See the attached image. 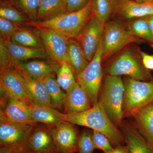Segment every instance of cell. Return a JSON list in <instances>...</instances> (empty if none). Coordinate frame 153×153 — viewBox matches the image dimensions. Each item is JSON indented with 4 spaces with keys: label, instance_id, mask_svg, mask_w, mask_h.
<instances>
[{
    "label": "cell",
    "instance_id": "cell-1",
    "mask_svg": "<svg viewBox=\"0 0 153 153\" xmlns=\"http://www.w3.org/2000/svg\"><path fill=\"white\" fill-rule=\"evenodd\" d=\"M60 119L74 125L87 127L104 134L114 148L124 145L125 143L123 134L110 120L99 102L83 112L72 114L61 112Z\"/></svg>",
    "mask_w": 153,
    "mask_h": 153
},
{
    "label": "cell",
    "instance_id": "cell-2",
    "mask_svg": "<svg viewBox=\"0 0 153 153\" xmlns=\"http://www.w3.org/2000/svg\"><path fill=\"white\" fill-rule=\"evenodd\" d=\"M93 16L91 1L83 8L71 13H66L42 22H30L25 25L36 28H46L59 31L68 39H76Z\"/></svg>",
    "mask_w": 153,
    "mask_h": 153
},
{
    "label": "cell",
    "instance_id": "cell-3",
    "mask_svg": "<svg viewBox=\"0 0 153 153\" xmlns=\"http://www.w3.org/2000/svg\"><path fill=\"white\" fill-rule=\"evenodd\" d=\"M124 94V84L120 76L106 75L98 102L117 126L121 125L123 116Z\"/></svg>",
    "mask_w": 153,
    "mask_h": 153
},
{
    "label": "cell",
    "instance_id": "cell-4",
    "mask_svg": "<svg viewBox=\"0 0 153 153\" xmlns=\"http://www.w3.org/2000/svg\"><path fill=\"white\" fill-rule=\"evenodd\" d=\"M124 84L123 111L132 114L153 102V81H143L128 78Z\"/></svg>",
    "mask_w": 153,
    "mask_h": 153
},
{
    "label": "cell",
    "instance_id": "cell-5",
    "mask_svg": "<svg viewBox=\"0 0 153 153\" xmlns=\"http://www.w3.org/2000/svg\"><path fill=\"white\" fill-rule=\"evenodd\" d=\"M37 125L13 122L0 114V147L10 153L26 152L28 138Z\"/></svg>",
    "mask_w": 153,
    "mask_h": 153
},
{
    "label": "cell",
    "instance_id": "cell-6",
    "mask_svg": "<svg viewBox=\"0 0 153 153\" xmlns=\"http://www.w3.org/2000/svg\"><path fill=\"white\" fill-rule=\"evenodd\" d=\"M102 53L103 44L101 39L93 59L86 68L75 77L76 82L86 92L92 106L98 102L99 93L102 79L101 65Z\"/></svg>",
    "mask_w": 153,
    "mask_h": 153
},
{
    "label": "cell",
    "instance_id": "cell-7",
    "mask_svg": "<svg viewBox=\"0 0 153 153\" xmlns=\"http://www.w3.org/2000/svg\"><path fill=\"white\" fill-rule=\"evenodd\" d=\"M102 61L107 60L131 43H139L140 38L132 35L122 24L111 22L105 24L102 37Z\"/></svg>",
    "mask_w": 153,
    "mask_h": 153
},
{
    "label": "cell",
    "instance_id": "cell-8",
    "mask_svg": "<svg viewBox=\"0 0 153 153\" xmlns=\"http://www.w3.org/2000/svg\"><path fill=\"white\" fill-rule=\"evenodd\" d=\"M109 75L120 76L125 75L132 79L143 81H151L152 76L132 52L127 49L111 63L107 68Z\"/></svg>",
    "mask_w": 153,
    "mask_h": 153
},
{
    "label": "cell",
    "instance_id": "cell-9",
    "mask_svg": "<svg viewBox=\"0 0 153 153\" xmlns=\"http://www.w3.org/2000/svg\"><path fill=\"white\" fill-rule=\"evenodd\" d=\"M35 30L51 60L68 66V38L50 28H36Z\"/></svg>",
    "mask_w": 153,
    "mask_h": 153
},
{
    "label": "cell",
    "instance_id": "cell-10",
    "mask_svg": "<svg viewBox=\"0 0 153 153\" xmlns=\"http://www.w3.org/2000/svg\"><path fill=\"white\" fill-rule=\"evenodd\" d=\"M105 23L92 16L78 37L85 57L90 62L95 55L104 33Z\"/></svg>",
    "mask_w": 153,
    "mask_h": 153
},
{
    "label": "cell",
    "instance_id": "cell-11",
    "mask_svg": "<svg viewBox=\"0 0 153 153\" xmlns=\"http://www.w3.org/2000/svg\"><path fill=\"white\" fill-rule=\"evenodd\" d=\"M73 124L60 120L51 127V133L60 153H76L78 152L79 134Z\"/></svg>",
    "mask_w": 153,
    "mask_h": 153
},
{
    "label": "cell",
    "instance_id": "cell-12",
    "mask_svg": "<svg viewBox=\"0 0 153 153\" xmlns=\"http://www.w3.org/2000/svg\"><path fill=\"white\" fill-rule=\"evenodd\" d=\"M1 96L21 100L31 107L35 104L30 98L15 68L0 73Z\"/></svg>",
    "mask_w": 153,
    "mask_h": 153
},
{
    "label": "cell",
    "instance_id": "cell-13",
    "mask_svg": "<svg viewBox=\"0 0 153 153\" xmlns=\"http://www.w3.org/2000/svg\"><path fill=\"white\" fill-rule=\"evenodd\" d=\"M0 114L10 121L36 125L32 119L30 106L21 100L1 96Z\"/></svg>",
    "mask_w": 153,
    "mask_h": 153
},
{
    "label": "cell",
    "instance_id": "cell-14",
    "mask_svg": "<svg viewBox=\"0 0 153 153\" xmlns=\"http://www.w3.org/2000/svg\"><path fill=\"white\" fill-rule=\"evenodd\" d=\"M25 151L34 153H59L52 137L50 126H36L28 138Z\"/></svg>",
    "mask_w": 153,
    "mask_h": 153
},
{
    "label": "cell",
    "instance_id": "cell-15",
    "mask_svg": "<svg viewBox=\"0 0 153 153\" xmlns=\"http://www.w3.org/2000/svg\"><path fill=\"white\" fill-rule=\"evenodd\" d=\"M61 64L55 61L33 60L14 62V67L17 71L36 80H42L45 77L56 73Z\"/></svg>",
    "mask_w": 153,
    "mask_h": 153
},
{
    "label": "cell",
    "instance_id": "cell-16",
    "mask_svg": "<svg viewBox=\"0 0 153 153\" xmlns=\"http://www.w3.org/2000/svg\"><path fill=\"white\" fill-rule=\"evenodd\" d=\"M114 10L127 20L153 15V3L137 2L133 0H113Z\"/></svg>",
    "mask_w": 153,
    "mask_h": 153
},
{
    "label": "cell",
    "instance_id": "cell-17",
    "mask_svg": "<svg viewBox=\"0 0 153 153\" xmlns=\"http://www.w3.org/2000/svg\"><path fill=\"white\" fill-rule=\"evenodd\" d=\"M0 44L7 49L14 63L27 61L34 58L47 59L49 58L44 48L24 47L14 44L10 40L2 38L0 39Z\"/></svg>",
    "mask_w": 153,
    "mask_h": 153
},
{
    "label": "cell",
    "instance_id": "cell-18",
    "mask_svg": "<svg viewBox=\"0 0 153 153\" xmlns=\"http://www.w3.org/2000/svg\"><path fill=\"white\" fill-rule=\"evenodd\" d=\"M66 94L63 113L72 114L82 112L92 106L86 92L78 82H76Z\"/></svg>",
    "mask_w": 153,
    "mask_h": 153
},
{
    "label": "cell",
    "instance_id": "cell-19",
    "mask_svg": "<svg viewBox=\"0 0 153 153\" xmlns=\"http://www.w3.org/2000/svg\"><path fill=\"white\" fill-rule=\"evenodd\" d=\"M18 72L30 98L35 104L53 108L50 96L42 80L32 79Z\"/></svg>",
    "mask_w": 153,
    "mask_h": 153
},
{
    "label": "cell",
    "instance_id": "cell-20",
    "mask_svg": "<svg viewBox=\"0 0 153 153\" xmlns=\"http://www.w3.org/2000/svg\"><path fill=\"white\" fill-rule=\"evenodd\" d=\"M135 125L153 149V102L132 114Z\"/></svg>",
    "mask_w": 153,
    "mask_h": 153
},
{
    "label": "cell",
    "instance_id": "cell-21",
    "mask_svg": "<svg viewBox=\"0 0 153 153\" xmlns=\"http://www.w3.org/2000/svg\"><path fill=\"white\" fill-rule=\"evenodd\" d=\"M121 126L128 153H153V149L135 126L128 123H124Z\"/></svg>",
    "mask_w": 153,
    "mask_h": 153
},
{
    "label": "cell",
    "instance_id": "cell-22",
    "mask_svg": "<svg viewBox=\"0 0 153 153\" xmlns=\"http://www.w3.org/2000/svg\"><path fill=\"white\" fill-rule=\"evenodd\" d=\"M68 66L73 71L75 77L89 64L81 45L75 39L68 41Z\"/></svg>",
    "mask_w": 153,
    "mask_h": 153
},
{
    "label": "cell",
    "instance_id": "cell-23",
    "mask_svg": "<svg viewBox=\"0 0 153 153\" xmlns=\"http://www.w3.org/2000/svg\"><path fill=\"white\" fill-rule=\"evenodd\" d=\"M66 13V0H40L36 21H47Z\"/></svg>",
    "mask_w": 153,
    "mask_h": 153
},
{
    "label": "cell",
    "instance_id": "cell-24",
    "mask_svg": "<svg viewBox=\"0 0 153 153\" xmlns=\"http://www.w3.org/2000/svg\"><path fill=\"white\" fill-rule=\"evenodd\" d=\"M61 111L53 108L34 104L30 107L32 119L38 123H41L49 126H54L60 120Z\"/></svg>",
    "mask_w": 153,
    "mask_h": 153
},
{
    "label": "cell",
    "instance_id": "cell-25",
    "mask_svg": "<svg viewBox=\"0 0 153 153\" xmlns=\"http://www.w3.org/2000/svg\"><path fill=\"white\" fill-rule=\"evenodd\" d=\"M42 80L47 88L53 108L63 113L66 94L63 92L53 74L46 76Z\"/></svg>",
    "mask_w": 153,
    "mask_h": 153
},
{
    "label": "cell",
    "instance_id": "cell-26",
    "mask_svg": "<svg viewBox=\"0 0 153 153\" xmlns=\"http://www.w3.org/2000/svg\"><path fill=\"white\" fill-rule=\"evenodd\" d=\"M10 41L14 44L36 48H44L40 38L36 33L22 27L11 37Z\"/></svg>",
    "mask_w": 153,
    "mask_h": 153
},
{
    "label": "cell",
    "instance_id": "cell-27",
    "mask_svg": "<svg viewBox=\"0 0 153 153\" xmlns=\"http://www.w3.org/2000/svg\"><path fill=\"white\" fill-rule=\"evenodd\" d=\"M0 17L15 22L25 25L30 19L12 5L8 0H2L0 5Z\"/></svg>",
    "mask_w": 153,
    "mask_h": 153
},
{
    "label": "cell",
    "instance_id": "cell-28",
    "mask_svg": "<svg viewBox=\"0 0 153 153\" xmlns=\"http://www.w3.org/2000/svg\"><path fill=\"white\" fill-rule=\"evenodd\" d=\"M127 30L132 35L150 42L153 47V36L148 22V16L139 18L132 22Z\"/></svg>",
    "mask_w": 153,
    "mask_h": 153
},
{
    "label": "cell",
    "instance_id": "cell-29",
    "mask_svg": "<svg viewBox=\"0 0 153 153\" xmlns=\"http://www.w3.org/2000/svg\"><path fill=\"white\" fill-rule=\"evenodd\" d=\"M10 2L30 21H37L40 0H8Z\"/></svg>",
    "mask_w": 153,
    "mask_h": 153
},
{
    "label": "cell",
    "instance_id": "cell-30",
    "mask_svg": "<svg viewBox=\"0 0 153 153\" xmlns=\"http://www.w3.org/2000/svg\"><path fill=\"white\" fill-rule=\"evenodd\" d=\"M93 16L106 23L114 11L113 0H91Z\"/></svg>",
    "mask_w": 153,
    "mask_h": 153
},
{
    "label": "cell",
    "instance_id": "cell-31",
    "mask_svg": "<svg viewBox=\"0 0 153 153\" xmlns=\"http://www.w3.org/2000/svg\"><path fill=\"white\" fill-rule=\"evenodd\" d=\"M56 74L57 82L62 89L66 92L76 84V79L74 73L67 65H60Z\"/></svg>",
    "mask_w": 153,
    "mask_h": 153
},
{
    "label": "cell",
    "instance_id": "cell-32",
    "mask_svg": "<svg viewBox=\"0 0 153 153\" xmlns=\"http://www.w3.org/2000/svg\"><path fill=\"white\" fill-rule=\"evenodd\" d=\"M96 148L92 137V132L85 131L79 134L78 142V152L93 153Z\"/></svg>",
    "mask_w": 153,
    "mask_h": 153
},
{
    "label": "cell",
    "instance_id": "cell-33",
    "mask_svg": "<svg viewBox=\"0 0 153 153\" xmlns=\"http://www.w3.org/2000/svg\"><path fill=\"white\" fill-rule=\"evenodd\" d=\"M22 27L19 24L0 17L1 38L10 40L11 37Z\"/></svg>",
    "mask_w": 153,
    "mask_h": 153
},
{
    "label": "cell",
    "instance_id": "cell-34",
    "mask_svg": "<svg viewBox=\"0 0 153 153\" xmlns=\"http://www.w3.org/2000/svg\"><path fill=\"white\" fill-rule=\"evenodd\" d=\"M92 137L96 149L101 150L105 153L111 152L114 149L109 139L104 134L93 130Z\"/></svg>",
    "mask_w": 153,
    "mask_h": 153
},
{
    "label": "cell",
    "instance_id": "cell-35",
    "mask_svg": "<svg viewBox=\"0 0 153 153\" xmlns=\"http://www.w3.org/2000/svg\"><path fill=\"white\" fill-rule=\"evenodd\" d=\"M14 68V62L7 50L0 44V73Z\"/></svg>",
    "mask_w": 153,
    "mask_h": 153
},
{
    "label": "cell",
    "instance_id": "cell-36",
    "mask_svg": "<svg viewBox=\"0 0 153 153\" xmlns=\"http://www.w3.org/2000/svg\"><path fill=\"white\" fill-rule=\"evenodd\" d=\"M90 0H66L67 13L75 12L84 8Z\"/></svg>",
    "mask_w": 153,
    "mask_h": 153
},
{
    "label": "cell",
    "instance_id": "cell-37",
    "mask_svg": "<svg viewBox=\"0 0 153 153\" xmlns=\"http://www.w3.org/2000/svg\"><path fill=\"white\" fill-rule=\"evenodd\" d=\"M140 55L142 58V63L145 68L148 70L153 69V55H150L146 52L139 51Z\"/></svg>",
    "mask_w": 153,
    "mask_h": 153
},
{
    "label": "cell",
    "instance_id": "cell-38",
    "mask_svg": "<svg viewBox=\"0 0 153 153\" xmlns=\"http://www.w3.org/2000/svg\"><path fill=\"white\" fill-rule=\"evenodd\" d=\"M108 153H128V152L126 146L121 145L114 148L112 152Z\"/></svg>",
    "mask_w": 153,
    "mask_h": 153
},
{
    "label": "cell",
    "instance_id": "cell-39",
    "mask_svg": "<svg viewBox=\"0 0 153 153\" xmlns=\"http://www.w3.org/2000/svg\"><path fill=\"white\" fill-rule=\"evenodd\" d=\"M148 22L150 29L153 36V15L148 16Z\"/></svg>",
    "mask_w": 153,
    "mask_h": 153
},
{
    "label": "cell",
    "instance_id": "cell-40",
    "mask_svg": "<svg viewBox=\"0 0 153 153\" xmlns=\"http://www.w3.org/2000/svg\"><path fill=\"white\" fill-rule=\"evenodd\" d=\"M137 2L145 3V2H152L153 3V0H133Z\"/></svg>",
    "mask_w": 153,
    "mask_h": 153
},
{
    "label": "cell",
    "instance_id": "cell-41",
    "mask_svg": "<svg viewBox=\"0 0 153 153\" xmlns=\"http://www.w3.org/2000/svg\"><path fill=\"white\" fill-rule=\"evenodd\" d=\"M11 153H34L30 152H12Z\"/></svg>",
    "mask_w": 153,
    "mask_h": 153
},
{
    "label": "cell",
    "instance_id": "cell-42",
    "mask_svg": "<svg viewBox=\"0 0 153 153\" xmlns=\"http://www.w3.org/2000/svg\"></svg>",
    "mask_w": 153,
    "mask_h": 153
},
{
    "label": "cell",
    "instance_id": "cell-43",
    "mask_svg": "<svg viewBox=\"0 0 153 153\" xmlns=\"http://www.w3.org/2000/svg\"><path fill=\"white\" fill-rule=\"evenodd\" d=\"M1 1H2V0H1Z\"/></svg>",
    "mask_w": 153,
    "mask_h": 153
}]
</instances>
